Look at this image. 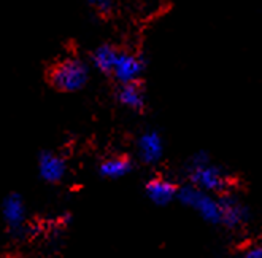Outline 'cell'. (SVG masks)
Returning a JSON list of instances; mask_svg holds the SVG:
<instances>
[{
    "label": "cell",
    "instance_id": "obj_8",
    "mask_svg": "<svg viewBox=\"0 0 262 258\" xmlns=\"http://www.w3.org/2000/svg\"><path fill=\"white\" fill-rule=\"evenodd\" d=\"M38 175L46 184H60L69 172L67 161L50 150H43L37 160Z\"/></svg>",
    "mask_w": 262,
    "mask_h": 258
},
{
    "label": "cell",
    "instance_id": "obj_9",
    "mask_svg": "<svg viewBox=\"0 0 262 258\" xmlns=\"http://www.w3.org/2000/svg\"><path fill=\"white\" fill-rule=\"evenodd\" d=\"M177 191L178 185L167 177H152L145 185L146 198L159 207L172 204L177 200Z\"/></svg>",
    "mask_w": 262,
    "mask_h": 258
},
{
    "label": "cell",
    "instance_id": "obj_5",
    "mask_svg": "<svg viewBox=\"0 0 262 258\" xmlns=\"http://www.w3.org/2000/svg\"><path fill=\"white\" fill-rule=\"evenodd\" d=\"M146 69V61L142 54L119 50L110 77L118 83L124 85L130 82H140Z\"/></svg>",
    "mask_w": 262,
    "mask_h": 258
},
{
    "label": "cell",
    "instance_id": "obj_4",
    "mask_svg": "<svg viewBox=\"0 0 262 258\" xmlns=\"http://www.w3.org/2000/svg\"><path fill=\"white\" fill-rule=\"evenodd\" d=\"M220 210H221V222L220 225L227 230H240L250 222L251 210L238 196L234 193L226 191L218 194Z\"/></svg>",
    "mask_w": 262,
    "mask_h": 258
},
{
    "label": "cell",
    "instance_id": "obj_3",
    "mask_svg": "<svg viewBox=\"0 0 262 258\" xmlns=\"http://www.w3.org/2000/svg\"><path fill=\"white\" fill-rule=\"evenodd\" d=\"M177 201L184 207L194 210L204 222L210 225H220L221 210H220L218 194L204 191L191 184H186L183 187H178Z\"/></svg>",
    "mask_w": 262,
    "mask_h": 258
},
{
    "label": "cell",
    "instance_id": "obj_13",
    "mask_svg": "<svg viewBox=\"0 0 262 258\" xmlns=\"http://www.w3.org/2000/svg\"><path fill=\"white\" fill-rule=\"evenodd\" d=\"M100 16H110L115 10V0H86Z\"/></svg>",
    "mask_w": 262,
    "mask_h": 258
},
{
    "label": "cell",
    "instance_id": "obj_6",
    "mask_svg": "<svg viewBox=\"0 0 262 258\" xmlns=\"http://www.w3.org/2000/svg\"><path fill=\"white\" fill-rule=\"evenodd\" d=\"M137 156L145 166H154L158 164L165 153L164 139L159 131L156 129H146L137 135Z\"/></svg>",
    "mask_w": 262,
    "mask_h": 258
},
{
    "label": "cell",
    "instance_id": "obj_1",
    "mask_svg": "<svg viewBox=\"0 0 262 258\" xmlns=\"http://www.w3.org/2000/svg\"><path fill=\"white\" fill-rule=\"evenodd\" d=\"M186 175L189 180L188 184L213 194H221L230 190L229 174L221 166L213 164L205 151H197L189 158Z\"/></svg>",
    "mask_w": 262,
    "mask_h": 258
},
{
    "label": "cell",
    "instance_id": "obj_10",
    "mask_svg": "<svg viewBox=\"0 0 262 258\" xmlns=\"http://www.w3.org/2000/svg\"><path fill=\"white\" fill-rule=\"evenodd\" d=\"M116 101L119 105L132 112L140 113L146 109V93L142 82H130L124 85H118L116 88Z\"/></svg>",
    "mask_w": 262,
    "mask_h": 258
},
{
    "label": "cell",
    "instance_id": "obj_7",
    "mask_svg": "<svg viewBox=\"0 0 262 258\" xmlns=\"http://www.w3.org/2000/svg\"><path fill=\"white\" fill-rule=\"evenodd\" d=\"M2 219L11 233H23L27 222V206L19 193H10L2 201Z\"/></svg>",
    "mask_w": 262,
    "mask_h": 258
},
{
    "label": "cell",
    "instance_id": "obj_2",
    "mask_svg": "<svg viewBox=\"0 0 262 258\" xmlns=\"http://www.w3.org/2000/svg\"><path fill=\"white\" fill-rule=\"evenodd\" d=\"M48 83L59 93H78L84 89L91 78V67L78 56L59 59L48 69Z\"/></svg>",
    "mask_w": 262,
    "mask_h": 258
},
{
    "label": "cell",
    "instance_id": "obj_14",
    "mask_svg": "<svg viewBox=\"0 0 262 258\" xmlns=\"http://www.w3.org/2000/svg\"><path fill=\"white\" fill-rule=\"evenodd\" d=\"M240 258H262V249H260V246H257V244L250 246L246 250H243V253H242Z\"/></svg>",
    "mask_w": 262,
    "mask_h": 258
},
{
    "label": "cell",
    "instance_id": "obj_12",
    "mask_svg": "<svg viewBox=\"0 0 262 258\" xmlns=\"http://www.w3.org/2000/svg\"><path fill=\"white\" fill-rule=\"evenodd\" d=\"M119 48H116L112 43H100L94 51L91 53V66L96 70H99L103 75H112L115 61L118 56Z\"/></svg>",
    "mask_w": 262,
    "mask_h": 258
},
{
    "label": "cell",
    "instance_id": "obj_11",
    "mask_svg": "<svg viewBox=\"0 0 262 258\" xmlns=\"http://www.w3.org/2000/svg\"><path fill=\"white\" fill-rule=\"evenodd\" d=\"M134 171V161L126 155H115L102 160L99 164V174L103 178L118 180L129 175Z\"/></svg>",
    "mask_w": 262,
    "mask_h": 258
}]
</instances>
